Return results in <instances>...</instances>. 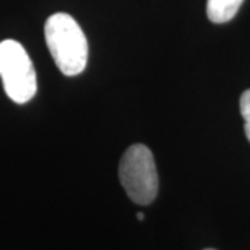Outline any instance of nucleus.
Here are the masks:
<instances>
[{"instance_id":"obj_6","label":"nucleus","mask_w":250,"mask_h":250,"mask_svg":"<svg viewBox=\"0 0 250 250\" xmlns=\"http://www.w3.org/2000/svg\"><path fill=\"white\" fill-rule=\"evenodd\" d=\"M136 217H138V220H139V221H143V218H145L143 213H138V214H136Z\"/></svg>"},{"instance_id":"obj_3","label":"nucleus","mask_w":250,"mask_h":250,"mask_svg":"<svg viewBox=\"0 0 250 250\" xmlns=\"http://www.w3.org/2000/svg\"><path fill=\"white\" fill-rule=\"evenodd\" d=\"M0 78L6 95L14 103H28L36 95L38 81L31 57L17 41L0 42Z\"/></svg>"},{"instance_id":"obj_7","label":"nucleus","mask_w":250,"mask_h":250,"mask_svg":"<svg viewBox=\"0 0 250 250\" xmlns=\"http://www.w3.org/2000/svg\"><path fill=\"white\" fill-rule=\"evenodd\" d=\"M205 250H214V249H205Z\"/></svg>"},{"instance_id":"obj_2","label":"nucleus","mask_w":250,"mask_h":250,"mask_svg":"<svg viewBox=\"0 0 250 250\" xmlns=\"http://www.w3.org/2000/svg\"><path fill=\"white\" fill-rule=\"evenodd\" d=\"M118 175L128 197L147 206L159 193V175L152 150L142 143L128 147L121 157Z\"/></svg>"},{"instance_id":"obj_4","label":"nucleus","mask_w":250,"mask_h":250,"mask_svg":"<svg viewBox=\"0 0 250 250\" xmlns=\"http://www.w3.org/2000/svg\"><path fill=\"white\" fill-rule=\"evenodd\" d=\"M243 0H207V17L214 24L231 21L241 9Z\"/></svg>"},{"instance_id":"obj_5","label":"nucleus","mask_w":250,"mask_h":250,"mask_svg":"<svg viewBox=\"0 0 250 250\" xmlns=\"http://www.w3.org/2000/svg\"><path fill=\"white\" fill-rule=\"evenodd\" d=\"M241 114L245 121V134L250 142V89L245 90L241 96Z\"/></svg>"},{"instance_id":"obj_1","label":"nucleus","mask_w":250,"mask_h":250,"mask_svg":"<svg viewBox=\"0 0 250 250\" xmlns=\"http://www.w3.org/2000/svg\"><path fill=\"white\" fill-rule=\"evenodd\" d=\"M45 39L57 68L67 77H75L86 68L88 42L80 24L65 13L46 20Z\"/></svg>"}]
</instances>
